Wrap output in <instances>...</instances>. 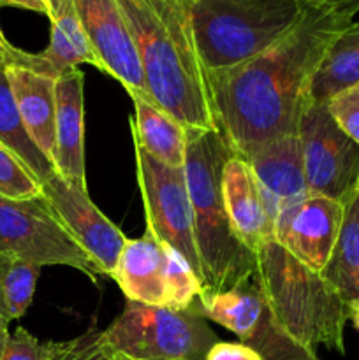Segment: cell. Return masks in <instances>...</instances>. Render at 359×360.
I'll return each instance as SVG.
<instances>
[{
	"label": "cell",
	"instance_id": "1",
	"mask_svg": "<svg viewBox=\"0 0 359 360\" xmlns=\"http://www.w3.org/2000/svg\"><path fill=\"white\" fill-rule=\"evenodd\" d=\"M354 16L306 6L301 20L275 44L231 69L208 72L218 130L234 155L298 134L310 90L331 44Z\"/></svg>",
	"mask_w": 359,
	"mask_h": 360
},
{
	"label": "cell",
	"instance_id": "2",
	"mask_svg": "<svg viewBox=\"0 0 359 360\" xmlns=\"http://www.w3.org/2000/svg\"><path fill=\"white\" fill-rule=\"evenodd\" d=\"M143 67L148 97L185 129L218 130L189 0H115Z\"/></svg>",
	"mask_w": 359,
	"mask_h": 360
},
{
	"label": "cell",
	"instance_id": "3",
	"mask_svg": "<svg viewBox=\"0 0 359 360\" xmlns=\"http://www.w3.org/2000/svg\"><path fill=\"white\" fill-rule=\"evenodd\" d=\"M231 155L234 151L220 130L187 129L183 171L203 271L201 294L229 290L257 273V255L234 234L222 199V171Z\"/></svg>",
	"mask_w": 359,
	"mask_h": 360
},
{
	"label": "cell",
	"instance_id": "4",
	"mask_svg": "<svg viewBox=\"0 0 359 360\" xmlns=\"http://www.w3.org/2000/svg\"><path fill=\"white\" fill-rule=\"evenodd\" d=\"M256 255L257 283L285 336L313 354L317 347L345 354L348 304L322 274L296 260L277 241L266 243Z\"/></svg>",
	"mask_w": 359,
	"mask_h": 360
},
{
	"label": "cell",
	"instance_id": "5",
	"mask_svg": "<svg viewBox=\"0 0 359 360\" xmlns=\"http://www.w3.org/2000/svg\"><path fill=\"white\" fill-rule=\"evenodd\" d=\"M299 0H199L192 4L197 51L206 72L253 58L296 27Z\"/></svg>",
	"mask_w": 359,
	"mask_h": 360
},
{
	"label": "cell",
	"instance_id": "6",
	"mask_svg": "<svg viewBox=\"0 0 359 360\" xmlns=\"http://www.w3.org/2000/svg\"><path fill=\"white\" fill-rule=\"evenodd\" d=\"M104 333L115 357L125 360H206L218 338L208 320L189 309L127 301Z\"/></svg>",
	"mask_w": 359,
	"mask_h": 360
},
{
	"label": "cell",
	"instance_id": "7",
	"mask_svg": "<svg viewBox=\"0 0 359 360\" xmlns=\"http://www.w3.org/2000/svg\"><path fill=\"white\" fill-rule=\"evenodd\" d=\"M0 255L37 266H67L97 283V264L76 245L42 195L9 199L0 195Z\"/></svg>",
	"mask_w": 359,
	"mask_h": 360
},
{
	"label": "cell",
	"instance_id": "8",
	"mask_svg": "<svg viewBox=\"0 0 359 360\" xmlns=\"http://www.w3.org/2000/svg\"><path fill=\"white\" fill-rule=\"evenodd\" d=\"M132 143L146 231L158 243L182 255L203 287V271L197 253L194 211L185 171L158 162L136 139H132Z\"/></svg>",
	"mask_w": 359,
	"mask_h": 360
},
{
	"label": "cell",
	"instance_id": "9",
	"mask_svg": "<svg viewBox=\"0 0 359 360\" xmlns=\"http://www.w3.org/2000/svg\"><path fill=\"white\" fill-rule=\"evenodd\" d=\"M310 195L347 204L359 192V146L338 127L326 104L310 102L298 129Z\"/></svg>",
	"mask_w": 359,
	"mask_h": 360
},
{
	"label": "cell",
	"instance_id": "10",
	"mask_svg": "<svg viewBox=\"0 0 359 360\" xmlns=\"http://www.w3.org/2000/svg\"><path fill=\"white\" fill-rule=\"evenodd\" d=\"M192 309L234 333L239 343L259 352L264 360H284L308 352L285 336L275 322L256 276L229 290L199 294Z\"/></svg>",
	"mask_w": 359,
	"mask_h": 360
},
{
	"label": "cell",
	"instance_id": "11",
	"mask_svg": "<svg viewBox=\"0 0 359 360\" xmlns=\"http://www.w3.org/2000/svg\"><path fill=\"white\" fill-rule=\"evenodd\" d=\"M42 197L76 245L97 264L102 276H113L127 236L80 188L55 172L41 183Z\"/></svg>",
	"mask_w": 359,
	"mask_h": 360
},
{
	"label": "cell",
	"instance_id": "12",
	"mask_svg": "<svg viewBox=\"0 0 359 360\" xmlns=\"http://www.w3.org/2000/svg\"><path fill=\"white\" fill-rule=\"evenodd\" d=\"M88 42L102 72L115 77L129 95L148 97L136 42L115 0H74Z\"/></svg>",
	"mask_w": 359,
	"mask_h": 360
},
{
	"label": "cell",
	"instance_id": "13",
	"mask_svg": "<svg viewBox=\"0 0 359 360\" xmlns=\"http://www.w3.org/2000/svg\"><path fill=\"white\" fill-rule=\"evenodd\" d=\"M344 217L345 204L310 195L278 218L275 241L306 267L322 273L338 241Z\"/></svg>",
	"mask_w": 359,
	"mask_h": 360
},
{
	"label": "cell",
	"instance_id": "14",
	"mask_svg": "<svg viewBox=\"0 0 359 360\" xmlns=\"http://www.w3.org/2000/svg\"><path fill=\"white\" fill-rule=\"evenodd\" d=\"M245 160L252 169L273 224L310 197L298 134L264 144Z\"/></svg>",
	"mask_w": 359,
	"mask_h": 360
},
{
	"label": "cell",
	"instance_id": "15",
	"mask_svg": "<svg viewBox=\"0 0 359 360\" xmlns=\"http://www.w3.org/2000/svg\"><path fill=\"white\" fill-rule=\"evenodd\" d=\"M222 199L232 231L246 248L257 253L266 243L275 241V224L259 185L248 162L238 155H231L224 164Z\"/></svg>",
	"mask_w": 359,
	"mask_h": 360
},
{
	"label": "cell",
	"instance_id": "16",
	"mask_svg": "<svg viewBox=\"0 0 359 360\" xmlns=\"http://www.w3.org/2000/svg\"><path fill=\"white\" fill-rule=\"evenodd\" d=\"M83 81L84 74L80 69H70L56 77L53 167L63 179L87 190Z\"/></svg>",
	"mask_w": 359,
	"mask_h": 360
},
{
	"label": "cell",
	"instance_id": "17",
	"mask_svg": "<svg viewBox=\"0 0 359 360\" xmlns=\"http://www.w3.org/2000/svg\"><path fill=\"white\" fill-rule=\"evenodd\" d=\"M169 248L150 232L127 239L116 262L113 280L127 301L148 306H169Z\"/></svg>",
	"mask_w": 359,
	"mask_h": 360
},
{
	"label": "cell",
	"instance_id": "18",
	"mask_svg": "<svg viewBox=\"0 0 359 360\" xmlns=\"http://www.w3.org/2000/svg\"><path fill=\"white\" fill-rule=\"evenodd\" d=\"M49 42L44 51L30 53L27 69L58 77L81 63L101 70L99 60L88 42L74 0H53L49 9Z\"/></svg>",
	"mask_w": 359,
	"mask_h": 360
},
{
	"label": "cell",
	"instance_id": "19",
	"mask_svg": "<svg viewBox=\"0 0 359 360\" xmlns=\"http://www.w3.org/2000/svg\"><path fill=\"white\" fill-rule=\"evenodd\" d=\"M16 101L25 130L35 146L53 164L55 153V118H56V77L35 72L20 65L4 67Z\"/></svg>",
	"mask_w": 359,
	"mask_h": 360
},
{
	"label": "cell",
	"instance_id": "20",
	"mask_svg": "<svg viewBox=\"0 0 359 360\" xmlns=\"http://www.w3.org/2000/svg\"><path fill=\"white\" fill-rule=\"evenodd\" d=\"M134 116L130 132L148 153L171 167L183 169L187 151V129L171 115L162 111L150 97L130 95Z\"/></svg>",
	"mask_w": 359,
	"mask_h": 360
},
{
	"label": "cell",
	"instance_id": "21",
	"mask_svg": "<svg viewBox=\"0 0 359 360\" xmlns=\"http://www.w3.org/2000/svg\"><path fill=\"white\" fill-rule=\"evenodd\" d=\"M355 84H359V21H352L331 44L313 77L310 102L326 104Z\"/></svg>",
	"mask_w": 359,
	"mask_h": 360
},
{
	"label": "cell",
	"instance_id": "22",
	"mask_svg": "<svg viewBox=\"0 0 359 360\" xmlns=\"http://www.w3.org/2000/svg\"><path fill=\"white\" fill-rule=\"evenodd\" d=\"M322 278L347 304L359 301V192L345 204V217Z\"/></svg>",
	"mask_w": 359,
	"mask_h": 360
},
{
	"label": "cell",
	"instance_id": "23",
	"mask_svg": "<svg viewBox=\"0 0 359 360\" xmlns=\"http://www.w3.org/2000/svg\"><path fill=\"white\" fill-rule=\"evenodd\" d=\"M0 141L21 158V162L30 169L39 183L55 174V167L49 158L35 146L25 130L4 67H0Z\"/></svg>",
	"mask_w": 359,
	"mask_h": 360
},
{
	"label": "cell",
	"instance_id": "24",
	"mask_svg": "<svg viewBox=\"0 0 359 360\" xmlns=\"http://www.w3.org/2000/svg\"><path fill=\"white\" fill-rule=\"evenodd\" d=\"M41 266L23 259H11L2 278L4 311L9 320H18L34 301Z\"/></svg>",
	"mask_w": 359,
	"mask_h": 360
},
{
	"label": "cell",
	"instance_id": "25",
	"mask_svg": "<svg viewBox=\"0 0 359 360\" xmlns=\"http://www.w3.org/2000/svg\"><path fill=\"white\" fill-rule=\"evenodd\" d=\"M0 195L20 200L42 195L39 179L2 141H0Z\"/></svg>",
	"mask_w": 359,
	"mask_h": 360
},
{
	"label": "cell",
	"instance_id": "26",
	"mask_svg": "<svg viewBox=\"0 0 359 360\" xmlns=\"http://www.w3.org/2000/svg\"><path fill=\"white\" fill-rule=\"evenodd\" d=\"M46 360H113V354L106 345L104 333L90 327L74 340L49 341Z\"/></svg>",
	"mask_w": 359,
	"mask_h": 360
},
{
	"label": "cell",
	"instance_id": "27",
	"mask_svg": "<svg viewBox=\"0 0 359 360\" xmlns=\"http://www.w3.org/2000/svg\"><path fill=\"white\" fill-rule=\"evenodd\" d=\"M326 108L338 127L359 146V84L331 97Z\"/></svg>",
	"mask_w": 359,
	"mask_h": 360
},
{
	"label": "cell",
	"instance_id": "28",
	"mask_svg": "<svg viewBox=\"0 0 359 360\" xmlns=\"http://www.w3.org/2000/svg\"><path fill=\"white\" fill-rule=\"evenodd\" d=\"M49 352V341L42 343L32 336L27 329L18 327L14 333L7 334L0 360H46Z\"/></svg>",
	"mask_w": 359,
	"mask_h": 360
},
{
	"label": "cell",
	"instance_id": "29",
	"mask_svg": "<svg viewBox=\"0 0 359 360\" xmlns=\"http://www.w3.org/2000/svg\"><path fill=\"white\" fill-rule=\"evenodd\" d=\"M206 360H264L259 352L246 347L243 343H229V341H218L208 352Z\"/></svg>",
	"mask_w": 359,
	"mask_h": 360
},
{
	"label": "cell",
	"instance_id": "30",
	"mask_svg": "<svg viewBox=\"0 0 359 360\" xmlns=\"http://www.w3.org/2000/svg\"><path fill=\"white\" fill-rule=\"evenodd\" d=\"M308 7L317 9H331L336 13H345L355 16L359 13V0H299Z\"/></svg>",
	"mask_w": 359,
	"mask_h": 360
},
{
	"label": "cell",
	"instance_id": "31",
	"mask_svg": "<svg viewBox=\"0 0 359 360\" xmlns=\"http://www.w3.org/2000/svg\"><path fill=\"white\" fill-rule=\"evenodd\" d=\"M51 2L53 0H0V6L20 7V9L34 11V13L48 16L49 9H51Z\"/></svg>",
	"mask_w": 359,
	"mask_h": 360
},
{
	"label": "cell",
	"instance_id": "32",
	"mask_svg": "<svg viewBox=\"0 0 359 360\" xmlns=\"http://www.w3.org/2000/svg\"><path fill=\"white\" fill-rule=\"evenodd\" d=\"M0 53L6 56L7 65H20L21 60H23V53H25L23 49L16 48V46H13L9 41H7L6 35H4V32H2V28H0Z\"/></svg>",
	"mask_w": 359,
	"mask_h": 360
},
{
	"label": "cell",
	"instance_id": "33",
	"mask_svg": "<svg viewBox=\"0 0 359 360\" xmlns=\"http://www.w3.org/2000/svg\"><path fill=\"white\" fill-rule=\"evenodd\" d=\"M9 322L11 320L7 319L6 315H0V359H2V352H4V345H6L7 334H9Z\"/></svg>",
	"mask_w": 359,
	"mask_h": 360
},
{
	"label": "cell",
	"instance_id": "34",
	"mask_svg": "<svg viewBox=\"0 0 359 360\" xmlns=\"http://www.w3.org/2000/svg\"><path fill=\"white\" fill-rule=\"evenodd\" d=\"M11 257H4L0 255V315H6V311H4V299H2V278H4V273H6V267L7 264H9Z\"/></svg>",
	"mask_w": 359,
	"mask_h": 360
},
{
	"label": "cell",
	"instance_id": "35",
	"mask_svg": "<svg viewBox=\"0 0 359 360\" xmlns=\"http://www.w3.org/2000/svg\"><path fill=\"white\" fill-rule=\"evenodd\" d=\"M348 320H351V322L354 323L355 329L359 330V301L348 304Z\"/></svg>",
	"mask_w": 359,
	"mask_h": 360
},
{
	"label": "cell",
	"instance_id": "36",
	"mask_svg": "<svg viewBox=\"0 0 359 360\" xmlns=\"http://www.w3.org/2000/svg\"><path fill=\"white\" fill-rule=\"evenodd\" d=\"M284 360H320V359L317 357V354H313V352H303V354L294 355V357L284 359Z\"/></svg>",
	"mask_w": 359,
	"mask_h": 360
},
{
	"label": "cell",
	"instance_id": "37",
	"mask_svg": "<svg viewBox=\"0 0 359 360\" xmlns=\"http://www.w3.org/2000/svg\"><path fill=\"white\" fill-rule=\"evenodd\" d=\"M7 65V60H6V56L2 55V53H0V67H6Z\"/></svg>",
	"mask_w": 359,
	"mask_h": 360
},
{
	"label": "cell",
	"instance_id": "38",
	"mask_svg": "<svg viewBox=\"0 0 359 360\" xmlns=\"http://www.w3.org/2000/svg\"><path fill=\"white\" fill-rule=\"evenodd\" d=\"M113 360H125V359H120V357H115V355H113Z\"/></svg>",
	"mask_w": 359,
	"mask_h": 360
},
{
	"label": "cell",
	"instance_id": "39",
	"mask_svg": "<svg viewBox=\"0 0 359 360\" xmlns=\"http://www.w3.org/2000/svg\"><path fill=\"white\" fill-rule=\"evenodd\" d=\"M190 4H196V2H199V0H189Z\"/></svg>",
	"mask_w": 359,
	"mask_h": 360
}]
</instances>
